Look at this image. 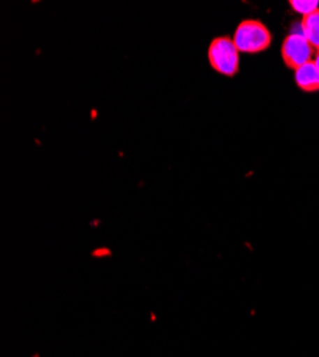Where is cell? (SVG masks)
<instances>
[{
    "instance_id": "cell-1",
    "label": "cell",
    "mask_w": 319,
    "mask_h": 357,
    "mask_svg": "<svg viewBox=\"0 0 319 357\" xmlns=\"http://www.w3.org/2000/svg\"><path fill=\"white\" fill-rule=\"evenodd\" d=\"M232 40L241 53H260L271 46L272 35L262 22L248 19L238 24Z\"/></svg>"
},
{
    "instance_id": "cell-2",
    "label": "cell",
    "mask_w": 319,
    "mask_h": 357,
    "mask_svg": "<svg viewBox=\"0 0 319 357\" xmlns=\"http://www.w3.org/2000/svg\"><path fill=\"white\" fill-rule=\"evenodd\" d=\"M241 52L229 36L215 38L208 49L211 68L222 76L232 77L239 72Z\"/></svg>"
},
{
    "instance_id": "cell-3",
    "label": "cell",
    "mask_w": 319,
    "mask_h": 357,
    "mask_svg": "<svg viewBox=\"0 0 319 357\" xmlns=\"http://www.w3.org/2000/svg\"><path fill=\"white\" fill-rule=\"evenodd\" d=\"M281 54L283 59V63L289 69H294V70H297L298 68L304 66L308 62H312L315 49L304 36L301 26L298 31H294L283 39Z\"/></svg>"
},
{
    "instance_id": "cell-4",
    "label": "cell",
    "mask_w": 319,
    "mask_h": 357,
    "mask_svg": "<svg viewBox=\"0 0 319 357\" xmlns=\"http://www.w3.org/2000/svg\"><path fill=\"white\" fill-rule=\"evenodd\" d=\"M295 72V83L301 91L306 93H313L319 91V69L312 62L305 63L304 66L298 68Z\"/></svg>"
},
{
    "instance_id": "cell-5",
    "label": "cell",
    "mask_w": 319,
    "mask_h": 357,
    "mask_svg": "<svg viewBox=\"0 0 319 357\" xmlns=\"http://www.w3.org/2000/svg\"><path fill=\"white\" fill-rule=\"evenodd\" d=\"M301 31L312 47L318 52L319 50V9L313 13L304 16L301 23Z\"/></svg>"
},
{
    "instance_id": "cell-6",
    "label": "cell",
    "mask_w": 319,
    "mask_h": 357,
    "mask_svg": "<svg viewBox=\"0 0 319 357\" xmlns=\"http://www.w3.org/2000/svg\"><path fill=\"white\" fill-rule=\"evenodd\" d=\"M289 5L292 6V9L297 12V13H299V15H302V17L304 16H308V15H311V13H313L315 10H318L319 8V2L318 0H291V2H289Z\"/></svg>"
},
{
    "instance_id": "cell-7",
    "label": "cell",
    "mask_w": 319,
    "mask_h": 357,
    "mask_svg": "<svg viewBox=\"0 0 319 357\" xmlns=\"http://www.w3.org/2000/svg\"><path fill=\"white\" fill-rule=\"evenodd\" d=\"M313 63L316 65V68L319 69V50L315 53V57H313Z\"/></svg>"
}]
</instances>
